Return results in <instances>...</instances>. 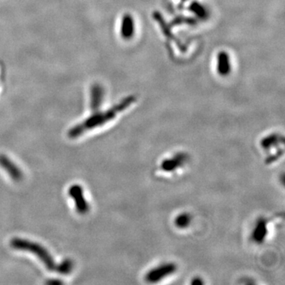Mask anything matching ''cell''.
<instances>
[{"label":"cell","mask_w":285,"mask_h":285,"mask_svg":"<svg viewBox=\"0 0 285 285\" xmlns=\"http://www.w3.org/2000/svg\"><path fill=\"white\" fill-rule=\"evenodd\" d=\"M11 246L17 251H28L34 254L45 264L47 270L56 272L60 274H70L73 271L74 264L70 259L64 260L60 264H57L52 257L45 248L36 242H30L27 239L15 238L11 241Z\"/></svg>","instance_id":"cell-1"},{"label":"cell","mask_w":285,"mask_h":285,"mask_svg":"<svg viewBox=\"0 0 285 285\" xmlns=\"http://www.w3.org/2000/svg\"><path fill=\"white\" fill-rule=\"evenodd\" d=\"M68 194L73 198L78 213L83 215L89 211L90 205L84 198L83 188L79 185H74L69 188Z\"/></svg>","instance_id":"cell-3"},{"label":"cell","mask_w":285,"mask_h":285,"mask_svg":"<svg viewBox=\"0 0 285 285\" xmlns=\"http://www.w3.org/2000/svg\"><path fill=\"white\" fill-rule=\"evenodd\" d=\"M47 283H49V284H52V283H62V282L59 281V280H54V281H52V280H49V281L47 282Z\"/></svg>","instance_id":"cell-9"},{"label":"cell","mask_w":285,"mask_h":285,"mask_svg":"<svg viewBox=\"0 0 285 285\" xmlns=\"http://www.w3.org/2000/svg\"><path fill=\"white\" fill-rule=\"evenodd\" d=\"M132 101V98H126L124 101H122L121 103L118 104V105L113 107L107 111L98 113V114L91 116V117L86 119L84 121L70 129L68 131V133H67V136L70 139H75V138L79 137V136L84 134V132H86V131L95 129V128H98V126H103L107 122L113 120L119 112L123 111L126 107L129 106Z\"/></svg>","instance_id":"cell-2"},{"label":"cell","mask_w":285,"mask_h":285,"mask_svg":"<svg viewBox=\"0 0 285 285\" xmlns=\"http://www.w3.org/2000/svg\"><path fill=\"white\" fill-rule=\"evenodd\" d=\"M104 91L99 85H95L91 90V107L93 111H97L103 100Z\"/></svg>","instance_id":"cell-6"},{"label":"cell","mask_w":285,"mask_h":285,"mask_svg":"<svg viewBox=\"0 0 285 285\" xmlns=\"http://www.w3.org/2000/svg\"><path fill=\"white\" fill-rule=\"evenodd\" d=\"M3 76V69L2 67H1V65H0V81H1V78H2Z\"/></svg>","instance_id":"cell-10"},{"label":"cell","mask_w":285,"mask_h":285,"mask_svg":"<svg viewBox=\"0 0 285 285\" xmlns=\"http://www.w3.org/2000/svg\"><path fill=\"white\" fill-rule=\"evenodd\" d=\"M174 270H175V268H174V264H170L163 265V266L151 271L148 274V280L151 282L158 281V280H161L163 277H167L170 273H173Z\"/></svg>","instance_id":"cell-5"},{"label":"cell","mask_w":285,"mask_h":285,"mask_svg":"<svg viewBox=\"0 0 285 285\" xmlns=\"http://www.w3.org/2000/svg\"><path fill=\"white\" fill-rule=\"evenodd\" d=\"M134 21L129 14H126L123 20H122L121 24V35L123 38L126 39H129L132 38V35L134 33Z\"/></svg>","instance_id":"cell-7"},{"label":"cell","mask_w":285,"mask_h":285,"mask_svg":"<svg viewBox=\"0 0 285 285\" xmlns=\"http://www.w3.org/2000/svg\"><path fill=\"white\" fill-rule=\"evenodd\" d=\"M230 64L229 56L226 52H220L218 57V72L220 75L226 76L230 73Z\"/></svg>","instance_id":"cell-8"},{"label":"cell","mask_w":285,"mask_h":285,"mask_svg":"<svg viewBox=\"0 0 285 285\" xmlns=\"http://www.w3.org/2000/svg\"><path fill=\"white\" fill-rule=\"evenodd\" d=\"M0 166L6 170L9 176L14 182H20L23 180V172L8 157L4 155H0Z\"/></svg>","instance_id":"cell-4"}]
</instances>
